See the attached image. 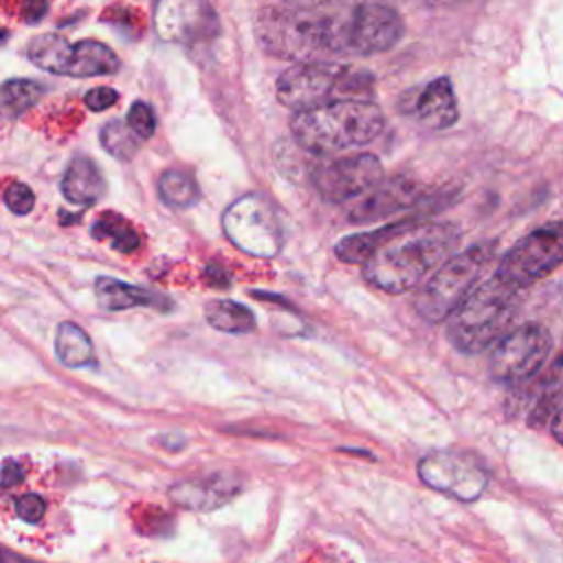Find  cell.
Returning a JSON list of instances; mask_svg holds the SVG:
<instances>
[{"label":"cell","mask_w":563,"mask_h":563,"mask_svg":"<svg viewBox=\"0 0 563 563\" xmlns=\"http://www.w3.org/2000/svg\"><path fill=\"white\" fill-rule=\"evenodd\" d=\"M154 26L163 40L178 44L209 40L218 33V20L207 0H158Z\"/></svg>","instance_id":"obj_14"},{"label":"cell","mask_w":563,"mask_h":563,"mask_svg":"<svg viewBox=\"0 0 563 563\" xmlns=\"http://www.w3.org/2000/svg\"><path fill=\"white\" fill-rule=\"evenodd\" d=\"M44 13H46V0H26L24 2L26 22H37Z\"/></svg>","instance_id":"obj_33"},{"label":"cell","mask_w":563,"mask_h":563,"mask_svg":"<svg viewBox=\"0 0 563 563\" xmlns=\"http://www.w3.org/2000/svg\"><path fill=\"white\" fill-rule=\"evenodd\" d=\"M552 352V336L541 323H523L506 332L493 347L490 374L501 383H523L537 376Z\"/></svg>","instance_id":"obj_10"},{"label":"cell","mask_w":563,"mask_h":563,"mask_svg":"<svg viewBox=\"0 0 563 563\" xmlns=\"http://www.w3.org/2000/svg\"><path fill=\"white\" fill-rule=\"evenodd\" d=\"M260 46L279 59L306 64L325 62L323 13L292 7H264L255 20Z\"/></svg>","instance_id":"obj_6"},{"label":"cell","mask_w":563,"mask_h":563,"mask_svg":"<svg viewBox=\"0 0 563 563\" xmlns=\"http://www.w3.org/2000/svg\"><path fill=\"white\" fill-rule=\"evenodd\" d=\"M222 229L233 246L255 257H275L284 246V229L275 205L262 194H246L231 202Z\"/></svg>","instance_id":"obj_7"},{"label":"cell","mask_w":563,"mask_h":563,"mask_svg":"<svg viewBox=\"0 0 563 563\" xmlns=\"http://www.w3.org/2000/svg\"><path fill=\"white\" fill-rule=\"evenodd\" d=\"M242 490L240 473H211L196 479H185L172 486V499L189 510H216L238 497Z\"/></svg>","instance_id":"obj_17"},{"label":"cell","mask_w":563,"mask_h":563,"mask_svg":"<svg viewBox=\"0 0 563 563\" xmlns=\"http://www.w3.org/2000/svg\"><path fill=\"white\" fill-rule=\"evenodd\" d=\"M383 178L380 161L367 152L321 161L312 169V185L325 202L354 200Z\"/></svg>","instance_id":"obj_13"},{"label":"cell","mask_w":563,"mask_h":563,"mask_svg":"<svg viewBox=\"0 0 563 563\" xmlns=\"http://www.w3.org/2000/svg\"><path fill=\"white\" fill-rule=\"evenodd\" d=\"M457 240L460 233L449 222L402 218L385 227L383 240L361 264L363 277L383 292H407L453 255Z\"/></svg>","instance_id":"obj_1"},{"label":"cell","mask_w":563,"mask_h":563,"mask_svg":"<svg viewBox=\"0 0 563 563\" xmlns=\"http://www.w3.org/2000/svg\"><path fill=\"white\" fill-rule=\"evenodd\" d=\"M141 139L123 121H110L101 128V145L119 161H130L139 150Z\"/></svg>","instance_id":"obj_27"},{"label":"cell","mask_w":563,"mask_h":563,"mask_svg":"<svg viewBox=\"0 0 563 563\" xmlns=\"http://www.w3.org/2000/svg\"><path fill=\"white\" fill-rule=\"evenodd\" d=\"M495 249V242H479L457 255H451L416 292V312L429 323L449 319L464 297L479 284L482 271L490 264Z\"/></svg>","instance_id":"obj_5"},{"label":"cell","mask_w":563,"mask_h":563,"mask_svg":"<svg viewBox=\"0 0 563 563\" xmlns=\"http://www.w3.org/2000/svg\"><path fill=\"white\" fill-rule=\"evenodd\" d=\"M106 191V183L97 169V165L84 156L75 158L64 178H62V194L73 205H95Z\"/></svg>","instance_id":"obj_19"},{"label":"cell","mask_w":563,"mask_h":563,"mask_svg":"<svg viewBox=\"0 0 563 563\" xmlns=\"http://www.w3.org/2000/svg\"><path fill=\"white\" fill-rule=\"evenodd\" d=\"M383 235H385V227H380L376 231L345 235L334 244V253L339 260H343L347 264H363L372 255V251L378 246Z\"/></svg>","instance_id":"obj_26"},{"label":"cell","mask_w":563,"mask_h":563,"mask_svg":"<svg viewBox=\"0 0 563 563\" xmlns=\"http://www.w3.org/2000/svg\"><path fill=\"white\" fill-rule=\"evenodd\" d=\"M29 59L48 73L70 77L112 75L119 70V57L112 48L95 40H81L70 44L62 35L44 33L29 42Z\"/></svg>","instance_id":"obj_9"},{"label":"cell","mask_w":563,"mask_h":563,"mask_svg":"<svg viewBox=\"0 0 563 563\" xmlns=\"http://www.w3.org/2000/svg\"><path fill=\"white\" fill-rule=\"evenodd\" d=\"M55 354L68 367H86V365H92L95 361V352L88 334L73 321H64L57 325Z\"/></svg>","instance_id":"obj_20"},{"label":"cell","mask_w":563,"mask_h":563,"mask_svg":"<svg viewBox=\"0 0 563 563\" xmlns=\"http://www.w3.org/2000/svg\"><path fill=\"white\" fill-rule=\"evenodd\" d=\"M22 471H20V466L15 464V462H11V460H7L4 464H2V471H0V486L2 488H9V486H13V484H18L20 482V475Z\"/></svg>","instance_id":"obj_32"},{"label":"cell","mask_w":563,"mask_h":563,"mask_svg":"<svg viewBox=\"0 0 563 563\" xmlns=\"http://www.w3.org/2000/svg\"><path fill=\"white\" fill-rule=\"evenodd\" d=\"M402 110L431 130H446L460 117L455 90L449 77H438L409 90L402 97Z\"/></svg>","instance_id":"obj_16"},{"label":"cell","mask_w":563,"mask_h":563,"mask_svg":"<svg viewBox=\"0 0 563 563\" xmlns=\"http://www.w3.org/2000/svg\"><path fill=\"white\" fill-rule=\"evenodd\" d=\"M117 99H119L117 90H112V88H108V86H97V88H92V90L86 92L84 103H86L92 112H101V110L114 106Z\"/></svg>","instance_id":"obj_31"},{"label":"cell","mask_w":563,"mask_h":563,"mask_svg":"<svg viewBox=\"0 0 563 563\" xmlns=\"http://www.w3.org/2000/svg\"><path fill=\"white\" fill-rule=\"evenodd\" d=\"M42 86L29 79H9L0 86V108L9 117H18L24 110H29L40 97H42Z\"/></svg>","instance_id":"obj_25"},{"label":"cell","mask_w":563,"mask_h":563,"mask_svg":"<svg viewBox=\"0 0 563 563\" xmlns=\"http://www.w3.org/2000/svg\"><path fill=\"white\" fill-rule=\"evenodd\" d=\"M125 123H128V128H130L139 139H147V136H152L154 130H156L154 112H152V108H150L147 103H143V101L132 103Z\"/></svg>","instance_id":"obj_28"},{"label":"cell","mask_w":563,"mask_h":563,"mask_svg":"<svg viewBox=\"0 0 563 563\" xmlns=\"http://www.w3.org/2000/svg\"><path fill=\"white\" fill-rule=\"evenodd\" d=\"M290 130L306 152L328 156L372 143L385 130V114L372 101H330L295 112Z\"/></svg>","instance_id":"obj_2"},{"label":"cell","mask_w":563,"mask_h":563,"mask_svg":"<svg viewBox=\"0 0 563 563\" xmlns=\"http://www.w3.org/2000/svg\"><path fill=\"white\" fill-rule=\"evenodd\" d=\"M561 264H563V220L548 222L530 231L512 249H508L495 271V277L521 290L548 277Z\"/></svg>","instance_id":"obj_8"},{"label":"cell","mask_w":563,"mask_h":563,"mask_svg":"<svg viewBox=\"0 0 563 563\" xmlns=\"http://www.w3.org/2000/svg\"><path fill=\"white\" fill-rule=\"evenodd\" d=\"M4 202H7V207H9L13 213L24 216V213H29V211L33 209L35 196H33V191H31L24 183H13V185H9V189L4 191Z\"/></svg>","instance_id":"obj_29"},{"label":"cell","mask_w":563,"mask_h":563,"mask_svg":"<svg viewBox=\"0 0 563 563\" xmlns=\"http://www.w3.org/2000/svg\"><path fill=\"white\" fill-rule=\"evenodd\" d=\"M4 37H7V33H2V31H0V40H4Z\"/></svg>","instance_id":"obj_37"},{"label":"cell","mask_w":563,"mask_h":563,"mask_svg":"<svg viewBox=\"0 0 563 563\" xmlns=\"http://www.w3.org/2000/svg\"><path fill=\"white\" fill-rule=\"evenodd\" d=\"M343 64L306 62L286 68L277 79V99L282 106L299 112L330 101H343Z\"/></svg>","instance_id":"obj_12"},{"label":"cell","mask_w":563,"mask_h":563,"mask_svg":"<svg viewBox=\"0 0 563 563\" xmlns=\"http://www.w3.org/2000/svg\"><path fill=\"white\" fill-rule=\"evenodd\" d=\"M44 510H46V504H44V499H42L40 495H35V493H26V495L18 497V501H15V512H18V517H20L22 521H26V523L40 521L42 515H44Z\"/></svg>","instance_id":"obj_30"},{"label":"cell","mask_w":563,"mask_h":563,"mask_svg":"<svg viewBox=\"0 0 563 563\" xmlns=\"http://www.w3.org/2000/svg\"><path fill=\"white\" fill-rule=\"evenodd\" d=\"M207 277L216 284V286H227L229 284V277L224 275V271H220V268H207Z\"/></svg>","instance_id":"obj_36"},{"label":"cell","mask_w":563,"mask_h":563,"mask_svg":"<svg viewBox=\"0 0 563 563\" xmlns=\"http://www.w3.org/2000/svg\"><path fill=\"white\" fill-rule=\"evenodd\" d=\"M519 290L495 275L479 282L449 317V341L464 354H479L495 345L512 325Z\"/></svg>","instance_id":"obj_3"},{"label":"cell","mask_w":563,"mask_h":563,"mask_svg":"<svg viewBox=\"0 0 563 563\" xmlns=\"http://www.w3.org/2000/svg\"><path fill=\"white\" fill-rule=\"evenodd\" d=\"M158 196L167 207L189 209L198 202L200 189L189 172L165 169L158 178Z\"/></svg>","instance_id":"obj_22"},{"label":"cell","mask_w":563,"mask_h":563,"mask_svg":"<svg viewBox=\"0 0 563 563\" xmlns=\"http://www.w3.org/2000/svg\"><path fill=\"white\" fill-rule=\"evenodd\" d=\"M286 7H292V9H317V7H323V4H330V2H336V0H284Z\"/></svg>","instance_id":"obj_34"},{"label":"cell","mask_w":563,"mask_h":563,"mask_svg":"<svg viewBox=\"0 0 563 563\" xmlns=\"http://www.w3.org/2000/svg\"><path fill=\"white\" fill-rule=\"evenodd\" d=\"M418 477L424 486L457 501H475L488 488L484 464L462 451H431L418 462Z\"/></svg>","instance_id":"obj_11"},{"label":"cell","mask_w":563,"mask_h":563,"mask_svg":"<svg viewBox=\"0 0 563 563\" xmlns=\"http://www.w3.org/2000/svg\"><path fill=\"white\" fill-rule=\"evenodd\" d=\"M422 200V185L407 176L383 178L369 191L356 198V202L347 209V220L354 224L374 222L389 218L402 209H409Z\"/></svg>","instance_id":"obj_15"},{"label":"cell","mask_w":563,"mask_h":563,"mask_svg":"<svg viewBox=\"0 0 563 563\" xmlns=\"http://www.w3.org/2000/svg\"><path fill=\"white\" fill-rule=\"evenodd\" d=\"M323 29L328 57H363L396 46L405 33V22L394 7L367 0L323 15Z\"/></svg>","instance_id":"obj_4"},{"label":"cell","mask_w":563,"mask_h":563,"mask_svg":"<svg viewBox=\"0 0 563 563\" xmlns=\"http://www.w3.org/2000/svg\"><path fill=\"white\" fill-rule=\"evenodd\" d=\"M561 405H563V352L554 361L552 372L543 383L541 396H539V400L534 402V407L530 411V424L534 427V424H541V422L550 420Z\"/></svg>","instance_id":"obj_24"},{"label":"cell","mask_w":563,"mask_h":563,"mask_svg":"<svg viewBox=\"0 0 563 563\" xmlns=\"http://www.w3.org/2000/svg\"><path fill=\"white\" fill-rule=\"evenodd\" d=\"M95 295L103 310H128L132 306H152V308L167 310L172 306V301L163 295H156L152 290H145L112 277H97Z\"/></svg>","instance_id":"obj_18"},{"label":"cell","mask_w":563,"mask_h":563,"mask_svg":"<svg viewBox=\"0 0 563 563\" xmlns=\"http://www.w3.org/2000/svg\"><path fill=\"white\" fill-rule=\"evenodd\" d=\"M205 319L211 328L229 334H244L255 328L253 312L231 299H213L205 306Z\"/></svg>","instance_id":"obj_21"},{"label":"cell","mask_w":563,"mask_h":563,"mask_svg":"<svg viewBox=\"0 0 563 563\" xmlns=\"http://www.w3.org/2000/svg\"><path fill=\"white\" fill-rule=\"evenodd\" d=\"M92 235L97 240H108L112 244V249H117L121 253H132L141 244L139 233L130 227V222H125V218H121L117 213L99 216L97 222L92 224Z\"/></svg>","instance_id":"obj_23"},{"label":"cell","mask_w":563,"mask_h":563,"mask_svg":"<svg viewBox=\"0 0 563 563\" xmlns=\"http://www.w3.org/2000/svg\"><path fill=\"white\" fill-rule=\"evenodd\" d=\"M550 422H552V433H554V438L563 444V405L554 411V416L550 418Z\"/></svg>","instance_id":"obj_35"}]
</instances>
